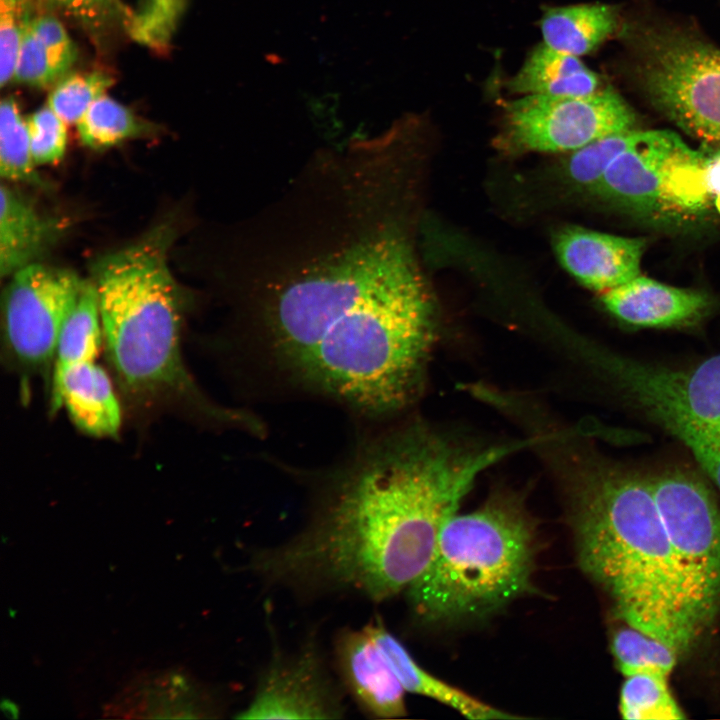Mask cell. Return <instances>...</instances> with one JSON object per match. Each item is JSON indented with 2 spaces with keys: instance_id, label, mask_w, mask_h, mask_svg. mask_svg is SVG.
Returning a JSON list of instances; mask_svg holds the SVG:
<instances>
[{
  "instance_id": "ac0fdd59",
  "label": "cell",
  "mask_w": 720,
  "mask_h": 720,
  "mask_svg": "<svg viewBox=\"0 0 720 720\" xmlns=\"http://www.w3.org/2000/svg\"><path fill=\"white\" fill-rule=\"evenodd\" d=\"M599 84L598 76L577 56L543 43L530 52L508 88L523 95L586 97L597 93Z\"/></svg>"
},
{
  "instance_id": "5b68a950",
  "label": "cell",
  "mask_w": 720,
  "mask_h": 720,
  "mask_svg": "<svg viewBox=\"0 0 720 720\" xmlns=\"http://www.w3.org/2000/svg\"><path fill=\"white\" fill-rule=\"evenodd\" d=\"M652 493L680 569L690 616L700 632L720 607V506L694 471L648 472Z\"/></svg>"
},
{
  "instance_id": "e0dca14e",
  "label": "cell",
  "mask_w": 720,
  "mask_h": 720,
  "mask_svg": "<svg viewBox=\"0 0 720 720\" xmlns=\"http://www.w3.org/2000/svg\"><path fill=\"white\" fill-rule=\"evenodd\" d=\"M0 194V272L5 277L35 263L56 240L60 228L10 187L2 184Z\"/></svg>"
},
{
  "instance_id": "4dcf8cb0",
  "label": "cell",
  "mask_w": 720,
  "mask_h": 720,
  "mask_svg": "<svg viewBox=\"0 0 720 720\" xmlns=\"http://www.w3.org/2000/svg\"><path fill=\"white\" fill-rule=\"evenodd\" d=\"M91 28H104L124 16L120 0H42Z\"/></svg>"
},
{
  "instance_id": "277c9868",
  "label": "cell",
  "mask_w": 720,
  "mask_h": 720,
  "mask_svg": "<svg viewBox=\"0 0 720 720\" xmlns=\"http://www.w3.org/2000/svg\"><path fill=\"white\" fill-rule=\"evenodd\" d=\"M536 529L519 496L497 493L443 525L425 570L408 587L426 623L486 618L530 592Z\"/></svg>"
},
{
  "instance_id": "4fadbf2b",
  "label": "cell",
  "mask_w": 720,
  "mask_h": 720,
  "mask_svg": "<svg viewBox=\"0 0 720 720\" xmlns=\"http://www.w3.org/2000/svg\"><path fill=\"white\" fill-rule=\"evenodd\" d=\"M600 296L611 315L636 328L696 326L714 306L713 298L704 291L667 285L642 275Z\"/></svg>"
},
{
  "instance_id": "30bf717a",
  "label": "cell",
  "mask_w": 720,
  "mask_h": 720,
  "mask_svg": "<svg viewBox=\"0 0 720 720\" xmlns=\"http://www.w3.org/2000/svg\"><path fill=\"white\" fill-rule=\"evenodd\" d=\"M697 150L668 130H639L591 193L624 211L648 217L673 204L675 184Z\"/></svg>"
},
{
  "instance_id": "7402d4cb",
  "label": "cell",
  "mask_w": 720,
  "mask_h": 720,
  "mask_svg": "<svg viewBox=\"0 0 720 720\" xmlns=\"http://www.w3.org/2000/svg\"><path fill=\"white\" fill-rule=\"evenodd\" d=\"M82 143L92 149H105L146 132L145 124L125 106L102 95L76 124Z\"/></svg>"
},
{
  "instance_id": "f1b7e54d",
  "label": "cell",
  "mask_w": 720,
  "mask_h": 720,
  "mask_svg": "<svg viewBox=\"0 0 720 720\" xmlns=\"http://www.w3.org/2000/svg\"><path fill=\"white\" fill-rule=\"evenodd\" d=\"M30 21L21 38L13 80L33 86H46L62 75L54 65L47 49L34 33Z\"/></svg>"
},
{
  "instance_id": "d6a6232c",
  "label": "cell",
  "mask_w": 720,
  "mask_h": 720,
  "mask_svg": "<svg viewBox=\"0 0 720 720\" xmlns=\"http://www.w3.org/2000/svg\"><path fill=\"white\" fill-rule=\"evenodd\" d=\"M703 177L709 198L720 208V148L705 146Z\"/></svg>"
},
{
  "instance_id": "7c38bea8",
  "label": "cell",
  "mask_w": 720,
  "mask_h": 720,
  "mask_svg": "<svg viewBox=\"0 0 720 720\" xmlns=\"http://www.w3.org/2000/svg\"><path fill=\"white\" fill-rule=\"evenodd\" d=\"M647 241L580 226L557 231L553 247L560 264L583 286L603 293L640 275Z\"/></svg>"
},
{
  "instance_id": "4316f807",
  "label": "cell",
  "mask_w": 720,
  "mask_h": 720,
  "mask_svg": "<svg viewBox=\"0 0 720 720\" xmlns=\"http://www.w3.org/2000/svg\"><path fill=\"white\" fill-rule=\"evenodd\" d=\"M27 126L35 164L60 161L67 145L66 123L47 105L28 118Z\"/></svg>"
},
{
  "instance_id": "484cf974",
  "label": "cell",
  "mask_w": 720,
  "mask_h": 720,
  "mask_svg": "<svg viewBox=\"0 0 720 720\" xmlns=\"http://www.w3.org/2000/svg\"><path fill=\"white\" fill-rule=\"evenodd\" d=\"M112 82L110 76L101 72L70 75L62 79L51 92L48 106L66 124H77Z\"/></svg>"
},
{
  "instance_id": "9a60e30c",
  "label": "cell",
  "mask_w": 720,
  "mask_h": 720,
  "mask_svg": "<svg viewBox=\"0 0 720 720\" xmlns=\"http://www.w3.org/2000/svg\"><path fill=\"white\" fill-rule=\"evenodd\" d=\"M64 407L72 422L88 435L114 436L121 408L106 371L95 361L76 364L52 381L51 409Z\"/></svg>"
},
{
  "instance_id": "8fae6325",
  "label": "cell",
  "mask_w": 720,
  "mask_h": 720,
  "mask_svg": "<svg viewBox=\"0 0 720 720\" xmlns=\"http://www.w3.org/2000/svg\"><path fill=\"white\" fill-rule=\"evenodd\" d=\"M344 708L313 647L274 655L256 692L236 718L335 719Z\"/></svg>"
},
{
  "instance_id": "83f0119b",
  "label": "cell",
  "mask_w": 720,
  "mask_h": 720,
  "mask_svg": "<svg viewBox=\"0 0 720 720\" xmlns=\"http://www.w3.org/2000/svg\"><path fill=\"white\" fill-rule=\"evenodd\" d=\"M32 17L29 0H0V82L13 80L24 29Z\"/></svg>"
},
{
  "instance_id": "3957f363",
  "label": "cell",
  "mask_w": 720,
  "mask_h": 720,
  "mask_svg": "<svg viewBox=\"0 0 720 720\" xmlns=\"http://www.w3.org/2000/svg\"><path fill=\"white\" fill-rule=\"evenodd\" d=\"M172 236L158 226L92 269L109 361L140 397L194 392L181 354L182 297L168 266Z\"/></svg>"
},
{
  "instance_id": "ffe728a7",
  "label": "cell",
  "mask_w": 720,
  "mask_h": 720,
  "mask_svg": "<svg viewBox=\"0 0 720 720\" xmlns=\"http://www.w3.org/2000/svg\"><path fill=\"white\" fill-rule=\"evenodd\" d=\"M103 342L98 296L93 281H85L61 328L52 381L76 364L95 361Z\"/></svg>"
},
{
  "instance_id": "52a82bcc",
  "label": "cell",
  "mask_w": 720,
  "mask_h": 720,
  "mask_svg": "<svg viewBox=\"0 0 720 720\" xmlns=\"http://www.w3.org/2000/svg\"><path fill=\"white\" fill-rule=\"evenodd\" d=\"M655 108L685 133L720 148V50L680 34L649 39L640 66Z\"/></svg>"
},
{
  "instance_id": "5bb4252c",
  "label": "cell",
  "mask_w": 720,
  "mask_h": 720,
  "mask_svg": "<svg viewBox=\"0 0 720 720\" xmlns=\"http://www.w3.org/2000/svg\"><path fill=\"white\" fill-rule=\"evenodd\" d=\"M335 652L344 684L363 712L375 718H399L407 713L405 689L368 625L340 634Z\"/></svg>"
},
{
  "instance_id": "8992f818",
  "label": "cell",
  "mask_w": 720,
  "mask_h": 720,
  "mask_svg": "<svg viewBox=\"0 0 720 720\" xmlns=\"http://www.w3.org/2000/svg\"><path fill=\"white\" fill-rule=\"evenodd\" d=\"M595 360L634 408L685 446L720 435V354L687 367L604 352Z\"/></svg>"
},
{
  "instance_id": "603a6c76",
  "label": "cell",
  "mask_w": 720,
  "mask_h": 720,
  "mask_svg": "<svg viewBox=\"0 0 720 720\" xmlns=\"http://www.w3.org/2000/svg\"><path fill=\"white\" fill-rule=\"evenodd\" d=\"M35 165L27 121L14 98H4L0 107V175L7 181L41 185Z\"/></svg>"
},
{
  "instance_id": "2e32d148",
  "label": "cell",
  "mask_w": 720,
  "mask_h": 720,
  "mask_svg": "<svg viewBox=\"0 0 720 720\" xmlns=\"http://www.w3.org/2000/svg\"><path fill=\"white\" fill-rule=\"evenodd\" d=\"M368 627L405 691L434 699L470 719L519 718L474 698L426 671L380 619L370 622Z\"/></svg>"
},
{
  "instance_id": "44dd1931",
  "label": "cell",
  "mask_w": 720,
  "mask_h": 720,
  "mask_svg": "<svg viewBox=\"0 0 720 720\" xmlns=\"http://www.w3.org/2000/svg\"><path fill=\"white\" fill-rule=\"evenodd\" d=\"M666 675L652 672L625 677L619 709L624 719L676 720L685 715L672 696Z\"/></svg>"
},
{
  "instance_id": "d4e9b609",
  "label": "cell",
  "mask_w": 720,
  "mask_h": 720,
  "mask_svg": "<svg viewBox=\"0 0 720 720\" xmlns=\"http://www.w3.org/2000/svg\"><path fill=\"white\" fill-rule=\"evenodd\" d=\"M638 133L637 129L613 133L570 152L564 164L565 176L577 188L591 192Z\"/></svg>"
},
{
  "instance_id": "f546056e",
  "label": "cell",
  "mask_w": 720,
  "mask_h": 720,
  "mask_svg": "<svg viewBox=\"0 0 720 720\" xmlns=\"http://www.w3.org/2000/svg\"><path fill=\"white\" fill-rule=\"evenodd\" d=\"M31 27L47 49L54 65L63 76L76 59V48L63 25L54 17L32 18Z\"/></svg>"
},
{
  "instance_id": "836d02e7",
  "label": "cell",
  "mask_w": 720,
  "mask_h": 720,
  "mask_svg": "<svg viewBox=\"0 0 720 720\" xmlns=\"http://www.w3.org/2000/svg\"><path fill=\"white\" fill-rule=\"evenodd\" d=\"M1 710L4 715L11 719L18 718L19 709L18 706L9 699H3L1 702Z\"/></svg>"
},
{
  "instance_id": "cb8c5ba5",
  "label": "cell",
  "mask_w": 720,
  "mask_h": 720,
  "mask_svg": "<svg viewBox=\"0 0 720 720\" xmlns=\"http://www.w3.org/2000/svg\"><path fill=\"white\" fill-rule=\"evenodd\" d=\"M611 650L624 677L643 672L668 676L679 654L665 642L627 624L614 633Z\"/></svg>"
},
{
  "instance_id": "6da1fadb",
  "label": "cell",
  "mask_w": 720,
  "mask_h": 720,
  "mask_svg": "<svg viewBox=\"0 0 720 720\" xmlns=\"http://www.w3.org/2000/svg\"><path fill=\"white\" fill-rule=\"evenodd\" d=\"M491 463L478 444L420 424L371 440L303 531L249 567L273 584L384 601L425 570L443 525Z\"/></svg>"
},
{
  "instance_id": "7a4b0ae2",
  "label": "cell",
  "mask_w": 720,
  "mask_h": 720,
  "mask_svg": "<svg viewBox=\"0 0 720 720\" xmlns=\"http://www.w3.org/2000/svg\"><path fill=\"white\" fill-rule=\"evenodd\" d=\"M565 469L569 519L582 570L629 626L678 653L698 636L648 473L592 450Z\"/></svg>"
},
{
  "instance_id": "d6986e66",
  "label": "cell",
  "mask_w": 720,
  "mask_h": 720,
  "mask_svg": "<svg viewBox=\"0 0 720 720\" xmlns=\"http://www.w3.org/2000/svg\"><path fill=\"white\" fill-rule=\"evenodd\" d=\"M616 9L605 4H580L550 8L540 27L544 43L573 56L585 55L616 30Z\"/></svg>"
},
{
  "instance_id": "1f68e13d",
  "label": "cell",
  "mask_w": 720,
  "mask_h": 720,
  "mask_svg": "<svg viewBox=\"0 0 720 720\" xmlns=\"http://www.w3.org/2000/svg\"><path fill=\"white\" fill-rule=\"evenodd\" d=\"M702 470L720 490V435L686 446Z\"/></svg>"
},
{
  "instance_id": "9c48e42d",
  "label": "cell",
  "mask_w": 720,
  "mask_h": 720,
  "mask_svg": "<svg viewBox=\"0 0 720 720\" xmlns=\"http://www.w3.org/2000/svg\"><path fill=\"white\" fill-rule=\"evenodd\" d=\"M82 280L76 273L37 262L12 275L3 299L8 352L22 367L50 368L64 321Z\"/></svg>"
},
{
  "instance_id": "ba28073f",
  "label": "cell",
  "mask_w": 720,
  "mask_h": 720,
  "mask_svg": "<svg viewBox=\"0 0 720 720\" xmlns=\"http://www.w3.org/2000/svg\"><path fill=\"white\" fill-rule=\"evenodd\" d=\"M504 140L518 152H572L635 129L631 107L612 88L586 97L529 94L505 106Z\"/></svg>"
}]
</instances>
